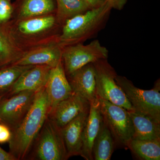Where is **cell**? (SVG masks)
I'll use <instances>...</instances> for the list:
<instances>
[{
    "label": "cell",
    "mask_w": 160,
    "mask_h": 160,
    "mask_svg": "<svg viewBox=\"0 0 160 160\" xmlns=\"http://www.w3.org/2000/svg\"><path fill=\"white\" fill-rule=\"evenodd\" d=\"M102 116L98 98L90 103L89 114L82 134V146L81 156L86 160H93L92 150L96 138L103 126Z\"/></svg>",
    "instance_id": "13"
},
{
    "label": "cell",
    "mask_w": 160,
    "mask_h": 160,
    "mask_svg": "<svg viewBox=\"0 0 160 160\" xmlns=\"http://www.w3.org/2000/svg\"><path fill=\"white\" fill-rule=\"evenodd\" d=\"M93 64L95 70L97 97L128 111L133 110L125 92L116 82L117 74L107 59L98 60Z\"/></svg>",
    "instance_id": "7"
},
{
    "label": "cell",
    "mask_w": 160,
    "mask_h": 160,
    "mask_svg": "<svg viewBox=\"0 0 160 160\" xmlns=\"http://www.w3.org/2000/svg\"><path fill=\"white\" fill-rule=\"evenodd\" d=\"M90 106L89 101L73 92L59 103L49 116L62 128L81 113L89 111Z\"/></svg>",
    "instance_id": "11"
},
{
    "label": "cell",
    "mask_w": 160,
    "mask_h": 160,
    "mask_svg": "<svg viewBox=\"0 0 160 160\" xmlns=\"http://www.w3.org/2000/svg\"><path fill=\"white\" fill-rule=\"evenodd\" d=\"M36 92L24 91L0 99V122L12 130L17 127L27 114L35 96Z\"/></svg>",
    "instance_id": "9"
},
{
    "label": "cell",
    "mask_w": 160,
    "mask_h": 160,
    "mask_svg": "<svg viewBox=\"0 0 160 160\" xmlns=\"http://www.w3.org/2000/svg\"><path fill=\"white\" fill-rule=\"evenodd\" d=\"M112 9L107 1L98 8L89 9L66 20L58 37V44L63 48L91 38L105 26Z\"/></svg>",
    "instance_id": "3"
},
{
    "label": "cell",
    "mask_w": 160,
    "mask_h": 160,
    "mask_svg": "<svg viewBox=\"0 0 160 160\" xmlns=\"http://www.w3.org/2000/svg\"><path fill=\"white\" fill-rule=\"evenodd\" d=\"M15 19H24L51 14L56 12V0H18L13 5Z\"/></svg>",
    "instance_id": "17"
},
{
    "label": "cell",
    "mask_w": 160,
    "mask_h": 160,
    "mask_svg": "<svg viewBox=\"0 0 160 160\" xmlns=\"http://www.w3.org/2000/svg\"><path fill=\"white\" fill-rule=\"evenodd\" d=\"M129 149L140 159L160 160V140H142L132 138L127 143Z\"/></svg>",
    "instance_id": "21"
},
{
    "label": "cell",
    "mask_w": 160,
    "mask_h": 160,
    "mask_svg": "<svg viewBox=\"0 0 160 160\" xmlns=\"http://www.w3.org/2000/svg\"><path fill=\"white\" fill-rule=\"evenodd\" d=\"M62 48L57 42L52 43L25 52L14 65H45L53 68L62 62Z\"/></svg>",
    "instance_id": "12"
},
{
    "label": "cell",
    "mask_w": 160,
    "mask_h": 160,
    "mask_svg": "<svg viewBox=\"0 0 160 160\" xmlns=\"http://www.w3.org/2000/svg\"><path fill=\"white\" fill-rule=\"evenodd\" d=\"M115 80L125 92L133 110L160 122V83L158 80L153 89L138 88L125 77L117 75Z\"/></svg>",
    "instance_id": "4"
},
{
    "label": "cell",
    "mask_w": 160,
    "mask_h": 160,
    "mask_svg": "<svg viewBox=\"0 0 160 160\" xmlns=\"http://www.w3.org/2000/svg\"><path fill=\"white\" fill-rule=\"evenodd\" d=\"M35 143L32 157L35 159L66 160L69 158L61 128L49 115Z\"/></svg>",
    "instance_id": "5"
},
{
    "label": "cell",
    "mask_w": 160,
    "mask_h": 160,
    "mask_svg": "<svg viewBox=\"0 0 160 160\" xmlns=\"http://www.w3.org/2000/svg\"><path fill=\"white\" fill-rule=\"evenodd\" d=\"M128 111L134 129L132 139L160 140V122L134 110Z\"/></svg>",
    "instance_id": "18"
},
{
    "label": "cell",
    "mask_w": 160,
    "mask_h": 160,
    "mask_svg": "<svg viewBox=\"0 0 160 160\" xmlns=\"http://www.w3.org/2000/svg\"><path fill=\"white\" fill-rule=\"evenodd\" d=\"M0 160H18L10 152H7L0 147Z\"/></svg>",
    "instance_id": "28"
},
{
    "label": "cell",
    "mask_w": 160,
    "mask_h": 160,
    "mask_svg": "<svg viewBox=\"0 0 160 160\" xmlns=\"http://www.w3.org/2000/svg\"><path fill=\"white\" fill-rule=\"evenodd\" d=\"M89 9L98 8L107 2V0H82Z\"/></svg>",
    "instance_id": "26"
},
{
    "label": "cell",
    "mask_w": 160,
    "mask_h": 160,
    "mask_svg": "<svg viewBox=\"0 0 160 160\" xmlns=\"http://www.w3.org/2000/svg\"><path fill=\"white\" fill-rule=\"evenodd\" d=\"M45 89L50 107L49 114L59 103L73 94L62 61L50 69Z\"/></svg>",
    "instance_id": "10"
},
{
    "label": "cell",
    "mask_w": 160,
    "mask_h": 160,
    "mask_svg": "<svg viewBox=\"0 0 160 160\" xmlns=\"http://www.w3.org/2000/svg\"><path fill=\"white\" fill-rule=\"evenodd\" d=\"M2 98L1 97H0V99H1Z\"/></svg>",
    "instance_id": "29"
},
{
    "label": "cell",
    "mask_w": 160,
    "mask_h": 160,
    "mask_svg": "<svg viewBox=\"0 0 160 160\" xmlns=\"http://www.w3.org/2000/svg\"><path fill=\"white\" fill-rule=\"evenodd\" d=\"M7 24L15 42L25 52L57 42L60 34L59 29L62 26L59 22L56 12L24 19H13Z\"/></svg>",
    "instance_id": "2"
},
{
    "label": "cell",
    "mask_w": 160,
    "mask_h": 160,
    "mask_svg": "<svg viewBox=\"0 0 160 160\" xmlns=\"http://www.w3.org/2000/svg\"><path fill=\"white\" fill-rule=\"evenodd\" d=\"M57 17L62 26L66 20L89 10L82 0H56Z\"/></svg>",
    "instance_id": "22"
},
{
    "label": "cell",
    "mask_w": 160,
    "mask_h": 160,
    "mask_svg": "<svg viewBox=\"0 0 160 160\" xmlns=\"http://www.w3.org/2000/svg\"><path fill=\"white\" fill-rule=\"evenodd\" d=\"M108 55V49L98 40L88 45L78 43L63 47L62 62L66 76L89 63L107 59Z\"/></svg>",
    "instance_id": "8"
},
{
    "label": "cell",
    "mask_w": 160,
    "mask_h": 160,
    "mask_svg": "<svg viewBox=\"0 0 160 160\" xmlns=\"http://www.w3.org/2000/svg\"><path fill=\"white\" fill-rule=\"evenodd\" d=\"M112 9L122 10L127 2V0H107Z\"/></svg>",
    "instance_id": "27"
},
{
    "label": "cell",
    "mask_w": 160,
    "mask_h": 160,
    "mask_svg": "<svg viewBox=\"0 0 160 160\" xmlns=\"http://www.w3.org/2000/svg\"><path fill=\"white\" fill-rule=\"evenodd\" d=\"M115 143L107 126H103L95 140L92 154L94 160H109L116 148Z\"/></svg>",
    "instance_id": "20"
},
{
    "label": "cell",
    "mask_w": 160,
    "mask_h": 160,
    "mask_svg": "<svg viewBox=\"0 0 160 160\" xmlns=\"http://www.w3.org/2000/svg\"><path fill=\"white\" fill-rule=\"evenodd\" d=\"M24 53L12 36L7 22L0 24V68L13 65Z\"/></svg>",
    "instance_id": "19"
},
{
    "label": "cell",
    "mask_w": 160,
    "mask_h": 160,
    "mask_svg": "<svg viewBox=\"0 0 160 160\" xmlns=\"http://www.w3.org/2000/svg\"><path fill=\"white\" fill-rule=\"evenodd\" d=\"M51 67L45 65H35L24 72L14 83L9 96L20 92H38L45 87Z\"/></svg>",
    "instance_id": "15"
},
{
    "label": "cell",
    "mask_w": 160,
    "mask_h": 160,
    "mask_svg": "<svg viewBox=\"0 0 160 160\" xmlns=\"http://www.w3.org/2000/svg\"><path fill=\"white\" fill-rule=\"evenodd\" d=\"M97 98L103 122L111 132L116 147L126 148L134 132L128 110L107 100Z\"/></svg>",
    "instance_id": "6"
},
{
    "label": "cell",
    "mask_w": 160,
    "mask_h": 160,
    "mask_svg": "<svg viewBox=\"0 0 160 160\" xmlns=\"http://www.w3.org/2000/svg\"><path fill=\"white\" fill-rule=\"evenodd\" d=\"M14 6L11 0H0V24H5L11 19Z\"/></svg>",
    "instance_id": "24"
},
{
    "label": "cell",
    "mask_w": 160,
    "mask_h": 160,
    "mask_svg": "<svg viewBox=\"0 0 160 160\" xmlns=\"http://www.w3.org/2000/svg\"><path fill=\"white\" fill-rule=\"evenodd\" d=\"M89 111L79 115L61 128L62 135L69 158L81 155L82 146V134Z\"/></svg>",
    "instance_id": "16"
},
{
    "label": "cell",
    "mask_w": 160,
    "mask_h": 160,
    "mask_svg": "<svg viewBox=\"0 0 160 160\" xmlns=\"http://www.w3.org/2000/svg\"><path fill=\"white\" fill-rule=\"evenodd\" d=\"M11 137V129L4 123L0 122V143L9 142Z\"/></svg>",
    "instance_id": "25"
},
{
    "label": "cell",
    "mask_w": 160,
    "mask_h": 160,
    "mask_svg": "<svg viewBox=\"0 0 160 160\" xmlns=\"http://www.w3.org/2000/svg\"><path fill=\"white\" fill-rule=\"evenodd\" d=\"M33 66L11 65L0 68V97L8 95L17 80Z\"/></svg>",
    "instance_id": "23"
},
{
    "label": "cell",
    "mask_w": 160,
    "mask_h": 160,
    "mask_svg": "<svg viewBox=\"0 0 160 160\" xmlns=\"http://www.w3.org/2000/svg\"><path fill=\"white\" fill-rule=\"evenodd\" d=\"M72 91L91 103L97 97L95 70L93 63L87 64L67 76Z\"/></svg>",
    "instance_id": "14"
},
{
    "label": "cell",
    "mask_w": 160,
    "mask_h": 160,
    "mask_svg": "<svg viewBox=\"0 0 160 160\" xmlns=\"http://www.w3.org/2000/svg\"><path fill=\"white\" fill-rule=\"evenodd\" d=\"M50 112L45 87L36 93L27 114L16 128L12 130L9 142L10 152L18 160L26 158Z\"/></svg>",
    "instance_id": "1"
}]
</instances>
